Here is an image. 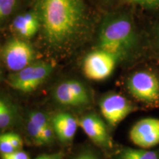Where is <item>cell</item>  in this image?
<instances>
[{
  "label": "cell",
  "instance_id": "6da1fadb",
  "mask_svg": "<svg viewBox=\"0 0 159 159\" xmlns=\"http://www.w3.org/2000/svg\"><path fill=\"white\" fill-rule=\"evenodd\" d=\"M34 12L52 48L70 47L86 33L89 16L84 0H35Z\"/></svg>",
  "mask_w": 159,
  "mask_h": 159
},
{
  "label": "cell",
  "instance_id": "7a4b0ae2",
  "mask_svg": "<svg viewBox=\"0 0 159 159\" xmlns=\"http://www.w3.org/2000/svg\"><path fill=\"white\" fill-rule=\"evenodd\" d=\"M138 36L132 19L122 13L105 17L99 34V47L121 59L136 48Z\"/></svg>",
  "mask_w": 159,
  "mask_h": 159
},
{
  "label": "cell",
  "instance_id": "3957f363",
  "mask_svg": "<svg viewBox=\"0 0 159 159\" xmlns=\"http://www.w3.org/2000/svg\"><path fill=\"white\" fill-rule=\"evenodd\" d=\"M52 69V66L49 63H31L12 75L9 83L16 90L25 93L31 92L44 82L51 75Z\"/></svg>",
  "mask_w": 159,
  "mask_h": 159
},
{
  "label": "cell",
  "instance_id": "277c9868",
  "mask_svg": "<svg viewBox=\"0 0 159 159\" xmlns=\"http://www.w3.org/2000/svg\"><path fill=\"white\" fill-rule=\"evenodd\" d=\"M128 89L135 98L142 102L154 103L159 101V80L149 71L134 73L128 80Z\"/></svg>",
  "mask_w": 159,
  "mask_h": 159
},
{
  "label": "cell",
  "instance_id": "5b68a950",
  "mask_svg": "<svg viewBox=\"0 0 159 159\" xmlns=\"http://www.w3.org/2000/svg\"><path fill=\"white\" fill-rule=\"evenodd\" d=\"M118 58L108 52L98 49L85 57L83 71L85 77L93 80H102L112 74Z\"/></svg>",
  "mask_w": 159,
  "mask_h": 159
},
{
  "label": "cell",
  "instance_id": "8992f818",
  "mask_svg": "<svg viewBox=\"0 0 159 159\" xmlns=\"http://www.w3.org/2000/svg\"><path fill=\"white\" fill-rule=\"evenodd\" d=\"M3 58L10 70L20 71L33 63L35 53L28 43L18 39L7 42L3 50Z\"/></svg>",
  "mask_w": 159,
  "mask_h": 159
},
{
  "label": "cell",
  "instance_id": "52a82bcc",
  "mask_svg": "<svg viewBox=\"0 0 159 159\" xmlns=\"http://www.w3.org/2000/svg\"><path fill=\"white\" fill-rule=\"evenodd\" d=\"M102 115L111 126H116L134 111V107L125 97L110 94L99 103Z\"/></svg>",
  "mask_w": 159,
  "mask_h": 159
},
{
  "label": "cell",
  "instance_id": "ba28073f",
  "mask_svg": "<svg viewBox=\"0 0 159 159\" xmlns=\"http://www.w3.org/2000/svg\"><path fill=\"white\" fill-rule=\"evenodd\" d=\"M132 142L141 148L148 149L159 144V119L146 118L137 122L130 131Z\"/></svg>",
  "mask_w": 159,
  "mask_h": 159
},
{
  "label": "cell",
  "instance_id": "9c48e42d",
  "mask_svg": "<svg viewBox=\"0 0 159 159\" xmlns=\"http://www.w3.org/2000/svg\"><path fill=\"white\" fill-rule=\"evenodd\" d=\"M77 121L79 126L93 142L102 148H111L112 146L106 125L97 115H85Z\"/></svg>",
  "mask_w": 159,
  "mask_h": 159
},
{
  "label": "cell",
  "instance_id": "30bf717a",
  "mask_svg": "<svg viewBox=\"0 0 159 159\" xmlns=\"http://www.w3.org/2000/svg\"><path fill=\"white\" fill-rule=\"evenodd\" d=\"M51 122L55 134L62 142H71L76 134L79 126L77 119L66 112L55 115Z\"/></svg>",
  "mask_w": 159,
  "mask_h": 159
},
{
  "label": "cell",
  "instance_id": "8fae6325",
  "mask_svg": "<svg viewBox=\"0 0 159 159\" xmlns=\"http://www.w3.org/2000/svg\"><path fill=\"white\" fill-rule=\"evenodd\" d=\"M12 26L18 34L25 39L34 36L41 27L39 19L35 12L18 16L13 20Z\"/></svg>",
  "mask_w": 159,
  "mask_h": 159
},
{
  "label": "cell",
  "instance_id": "7c38bea8",
  "mask_svg": "<svg viewBox=\"0 0 159 159\" xmlns=\"http://www.w3.org/2000/svg\"><path fill=\"white\" fill-rule=\"evenodd\" d=\"M54 97L55 100L61 105H70V106L80 105L79 101L69 90L66 82L61 83L57 87L54 92Z\"/></svg>",
  "mask_w": 159,
  "mask_h": 159
},
{
  "label": "cell",
  "instance_id": "4fadbf2b",
  "mask_svg": "<svg viewBox=\"0 0 159 159\" xmlns=\"http://www.w3.org/2000/svg\"><path fill=\"white\" fill-rule=\"evenodd\" d=\"M119 157V159H159L157 152L144 148H125L121 151Z\"/></svg>",
  "mask_w": 159,
  "mask_h": 159
},
{
  "label": "cell",
  "instance_id": "5bb4252c",
  "mask_svg": "<svg viewBox=\"0 0 159 159\" xmlns=\"http://www.w3.org/2000/svg\"><path fill=\"white\" fill-rule=\"evenodd\" d=\"M66 82L69 90L79 101L80 105L89 103V95L88 91L82 83L77 80H68Z\"/></svg>",
  "mask_w": 159,
  "mask_h": 159
},
{
  "label": "cell",
  "instance_id": "9a60e30c",
  "mask_svg": "<svg viewBox=\"0 0 159 159\" xmlns=\"http://www.w3.org/2000/svg\"><path fill=\"white\" fill-rule=\"evenodd\" d=\"M13 119L14 116L11 107L4 99L0 98V128L10 126Z\"/></svg>",
  "mask_w": 159,
  "mask_h": 159
},
{
  "label": "cell",
  "instance_id": "2e32d148",
  "mask_svg": "<svg viewBox=\"0 0 159 159\" xmlns=\"http://www.w3.org/2000/svg\"><path fill=\"white\" fill-rule=\"evenodd\" d=\"M17 0H0V20L8 17L16 7Z\"/></svg>",
  "mask_w": 159,
  "mask_h": 159
},
{
  "label": "cell",
  "instance_id": "e0dca14e",
  "mask_svg": "<svg viewBox=\"0 0 159 159\" xmlns=\"http://www.w3.org/2000/svg\"><path fill=\"white\" fill-rule=\"evenodd\" d=\"M132 5L139 6L147 11H159V0H127Z\"/></svg>",
  "mask_w": 159,
  "mask_h": 159
},
{
  "label": "cell",
  "instance_id": "ac0fdd59",
  "mask_svg": "<svg viewBox=\"0 0 159 159\" xmlns=\"http://www.w3.org/2000/svg\"><path fill=\"white\" fill-rule=\"evenodd\" d=\"M29 119L42 130L47 125L51 123L49 122L47 115L42 112H40V111H33V112H32L30 114Z\"/></svg>",
  "mask_w": 159,
  "mask_h": 159
},
{
  "label": "cell",
  "instance_id": "d6986e66",
  "mask_svg": "<svg viewBox=\"0 0 159 159\" xmlns=\"http://www.w3.org/2000/svg\"><path fill=\"white\" fill-rule=\"evenodd\" d=\"M27 130L31 138L33 139V141L35 143L39 144H43L42 139H41V133H42V129L38 127L36 125H35L32 121L28 119V122H27Z\"/></svg>",
  "mask_w": 159,
  "mask_h": 159
},
{
  "label": "cell",
  "instance_id": "ffe728a7",
  "mask_svg": "<svg viewBox=\"0 0 159 159\" xmlns=\"http://www.w3.org/2000/svg\"><path fill=\"white\" fill-rule=\"evenodd\" d=\"M16 151L5 134H0V153L7 154Z\"/></svg>",
  "mask_w": 159,
  "mask_h": 159
},
{
  "label": "cell",
  "instance_id": "44dd1931",
  "mask_svg": "<svg viewBox=\"0 0 159 159\" xmlns=\"http://www.w3.org/2000/svg\"><path fill=\"white\" fill-rule=\"evenodd\" d=\"M55 131L53 129L52 125V122L47 125L42 130V133H41V139H42V143L43 144H48L50 143L54 139Z\"/></svg>",
  "mask_w": 159,
  "mask_h": 159
},
{
  "label": "cell",
  "instance_id": "7402d4cb",
  "mask_svg": "<svg viewBox=\"0 0 159 159\" xmlns=\"http://www.w3.org/2000/svg\"><path fill=\"white\" fill-rule=\"evenodd\" d=\"M2 159H30L27 152L21 150H16L7 154H1Z\"/></svg>",
  "mask_w": 159,
  "mask_h": 159
},
{
  "label": "cell",
  "instance_id": "603a6c76",
  "mask_svg": "<svg viewBox=\"0 0 159 159\" xmlns=\"http://www.w3.org/2000/svg\"><path fill=\"white\" fill-rule=\"evenodd\" d=\"M6 137L11 142V144L13 145V147L16 149V150H19L22 148L23 142L22 139H21L18 134H5Z\"/></svg>",
  "mask_w": 159,
  "mask_h": 159
},
{
  "label": "cell",
  "instance_id": "cb8c5ba5",
  "mask_svg": "<svg viewBox=\"0 0 159 159\" xmlns=\"http://www.w3.org/2000/svg\"><path fill=\"white\" fill-rule=\"evenodd\" d=\"M62 152H55L52 154H43L38 156L35 159H63Z\"/></svg>",
  "mask_w": 159,
  "mask_h": 159
},
{
  "label": "cell",
  "instance_id": "d4e9b609",
  "mask_svg": "<svg viewBox=\"0 0 159 159\" xmlns=\"http://www.w3.org/2000/svg\"><path fill=\"white\" fill-rule=\"evenodd\" d=\"M75 159H99L97 156L89 151H85L78 155Z\"/></svg>",
  "mask_w": 159,
  "mask_h": 159
},
{
  "label": "cell",
  "instance_id": "484cf974",
  "mask_svg": "<svg viewBox=\"0 0 159 159\" xmlns=\"http://www.w3.org/2000/svg\"><path fill=\"white\" fill-rule=\"evenodd\" d=\"M154 33H155V35H156V41L159 45V25L156 26V27H155V30H154Z\"/></svg>",
  "mask_w": 159,
  "mask_h": 159
}]
</instances>
